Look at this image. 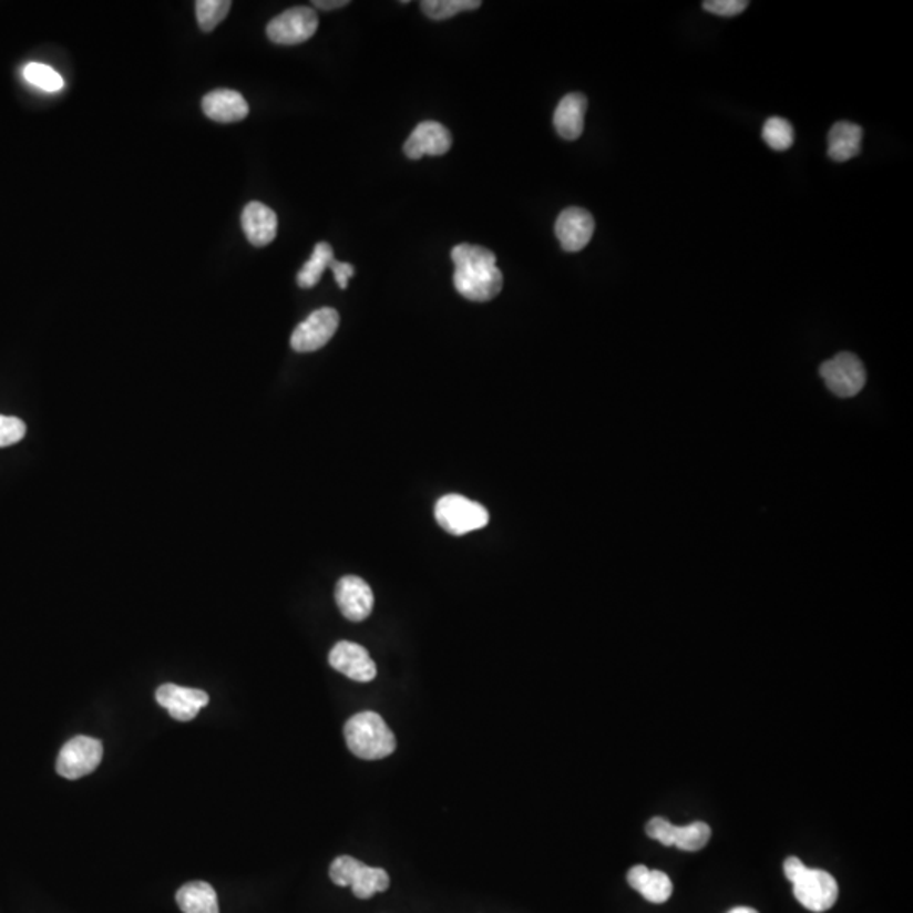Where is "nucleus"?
<instances>
[{
    "mask_svg": "<svg viewBox=\"0 0 913 913\" xmlns=\"http://www.w3.org/2000/svg\"><path fill=\"white\" fill-rule=\"evenodd\" d=\"M452 260L455 265L453 286L462 297L484 304L500 295L503 273L497 268V257L493 250L474 244H461L453 247Z\"/></svg>",
    "mask_w": 913,
    "mask_h": 913,
    "instance_id": "nucleus-1",
    "label": "nucleus"
},
{
    "mask_svg": "<svg viewBox=\"0 0 913 913\" xmlns=\"http://www.w3.org/2000/svg\"><path fill=\"white\" fill-rule=\"evenodd\" d=\"M783 873L792 883L797 902L810 912H828L838 902V882L828 871L807 868L802 860L790 856L783 863Z\"/></svg>",
    "mask_w": 913,
    "mask_h": 913,
    "instance_id": "nucleus-2",
    "label": "nucleus"
},
{
    "mask_svg": "<svg viewBox=\"0 0 913 913\" xmlns=\"http://www.w3.org/2000/svg\"><path fill=\"white\" fill-rule=\"evenodd\" d=\"M347 748L361 760H382L394 753L397 738L378 712L366 710L350 717L343 728Z\"/></svg>",
    "mask_w": 913,
    "mask_h": 913,
    "instance_id": "nucleus-3",
    "label": "nucleus"
},
{
    "mask_svg": "<svg viewBox=\"0 0 913 913\" xmlns=\"http://www.w3.org/2000/svg\"><path fill=\"white\" fill-rule=\"evenodd\" d=\"M435 520L450 535L462 536L488 526L489 513L482 504L461 494H447L435 504Z\"/></svg>",
    "mask_w": 913,
    "mask_h": 913,
    "instance_id": "nucleus-4",
    "label": "nucleus"
},
{
    "mask_svg": "<svg viewBox=\"0 0 913 913\" xmlns=\"http://www.w3.org/2000/svg\"><path fill=\"white\" fill-rule=\"evenodd\" d=\"M821 378L825 386L839 398H853L866 384V369L860 357L841 352L821 366Z\"/></svg>",
    "mask_w": 913,
    "mask_h": 913,
    "instance_id": "nucleus-5",
    "label": "nucleus"
},
{
    "mask_svg": "<svg viewBox=\"0 0 913 913\" xmlns=\"http://www.w3.org/2000/svg\"><path fill=\"white\" fill-rule=\"evenodd\" d=\"M104 757V746L99 739L76 736L61 748L57 760L60 777L79 780L96 770Z\"/></svg>",
    "mask_w": 913,
    "mask_h": 913,
    "instance_id": "nucleus-6",
    "label": "nucleus"
},
{
    "mask_svg": "<svg viewBox=\"0 0 913 913\" xmlns=\"http://www.w3.org/2000/svg\"><path fill=\"white\" fill-rule=\"evenodd\" d=\"M646 834L667 848H678L681 851L696 853L706 848L712 831L706 822H693V824L678 828L668 819L655 818L646 824Z\"/></svg>",
    "mask_w": 913,
    "mask_h": 913,
    "instance_id": "nucleus-7",
    "label": "nucleus"
},
{
    "mask_svg": "<svg viewBox=\"0 0 913 913\" xmlns=\"http://www.w3.org/2000/svg\"><path fill=\"white\" fill-rule=\"evenodd\" d=\"M318 29V16L311 8H293L268 24L269 40L281 47H297L310 40Z\"/></svg>",
    "mask_w": 913,
    "mask_h": 913,
    "instance_id": "nucleus-8",
    "label": "nucleus"
},
{
    "mask_svg": "<svg viewBox=\"0 0 913 913\" xmlns=\"http://www.w3.org/2000/svg\"><path fill=\"white\" fill-rule=\"evenodd\" d=\"M339 311L334 308L315 310L307 320L298 325L291 336L293 350L315 352L327 346L339 329Z\"/></svg>",
    "mask_w": 913,
    "mask_h": 913,
    "instance_id": "nucleus-9",
    "label": "nucleus"
},
{
    "mask_svg": "<svg viewBox=\"0 0 913 913\" xmlns=\"http://www.w3.org/2000/svg\"><path fill=\"white\" fill-rule=\"evenodd\" d=\"M336 603L349 622H365L375 607V594L365 578L346 575L337 582Z\"/></svg>",
    "mask_w": 913,
    "mask_h": 913,
    "instance_id": "nucleus-10",
    "label": "nucleus"
},
{
    "mask_svg": "<svg viewBox=\"0 0 913 913\" xmlns=\"http://www.w3.org/2000/svg\"><path fill=\"white\" fill-rule=\"evenodd\" d=\"M330 667L356 681H371L378 675L375 660L365 646L339 642L329 655Z\"/></svg>",
    "mask_w": 913,
    "mask_h": 913,
    "instance_id": "nucleus-11",
    "label": "nucleus"
},
{
    "mask_svg": "<svg viewBox=\"0 0 913 913\" xmlns=\"http://www.w3.org/2000/svg\"><path fill=\"white\" fill-rule=\"evenodd\" d=\"M208 694L204 690L188 689L175 684L161 685L156 690V702L168 710L176 721L188 722L198 716L208 704Z\"/></svg>",
    "mask_w": 913,
    "mask_h": 913,
    "instance_id": "nucleus-12",
    "label": "nucleus"
},
{
    "mask_svg": "<svg viewBox=\"0 0 913 913\" xmlns=\"http://www.w3.org/2000/svg\"><path fill=\"white\" fill-rule=\"evenodd\" d=\"M594 228H596V222H594V217L589 212L584 211V208L571 207L565 208L558 215L555 234L561 240L562 249L567 250V253H578L593 239Z\"/></svg>",
    "mask_w": 913,
    "mask_h": 913,
    "instance_id": "nucleus-13",
    "label": "nucleus"
},
{
    "mask_svg": "<svg viewBox=\"0 0 913 913\" xmlns=\"http://www.w3.org/2000/svg\"><path fill=\"white\" fill-rule=\"evenodd\" d=\"M452 147V136L445 125L435 121H425L414 127L404 143V154L410 160H421L425 154L443 156Z\"/></svg>",
    "mask_w": 913,
    "mask_h": 913,
    "instance_id": "nucleus-14",
    "label": "nucleus"
},
{
    "mask_svg": "<svg viewBox=\"0 0 913 913\" xmlns=\"http://www.w3.org/2000/svg\"><path fill=\"white\" fill-rule=\"evenodd\" d=\"M202 109L208 119L222 124L244 121L249 114L246 99L236 90L218 89L207 93L202 101Z\"/></svg>",
    "mask_w": 913,
    "mask_h": 913,
    "instance_id": "nucleus-15",
    "label": "nucleus"
},
{
    "mask_svg": "<svg viewBox=\"0 0 913 913\" xmlns=\"http://www.w3.org/2000/svg\"><path fill=\"white\" fill-rule=\"evenodd\" d=\"M244 234L254 247H266L278 233V217L271 208L260 202H250L243 212Z\"/></svg>",
    "mask_w": 913,
    "mask_h": 913,
    "instance_id": "nucleus-16",
    "label": "nucleus"
},
{
    "mask_svg": "<svg viewBox=\"0 0 913 913\" xmlns=\"http://www.w3.org/2000/svg\"><path fill=\"white\" fill-rule=\"evenodd\" d=\"M587 111V99L582 93H568L562 99L553 114V125L558 136L565 141H575L584 133V117Z\"/></svg>",
    "mask_w": 913,
    "mask_h": 913,
    "instance_id": "nucleus-17",
    "label": "nucleus"
},
{
    "mask_svg": "<svg viewBox=\"0 0 913 913\" xmlns=\"http://www.w3.org/2000/svg\"><path fill=\"white\" fill-rule=\"evenodd\" d=\"M628 883L643 899L657 905L667 902L674 893V885L667 873L648 870L643 864H636L628 871Z\"/></svg>",
    "mask_w": 913,
    "mask_h": 913,
    "instance_id": "nucleus-18",
    "label": "nucleus"
},
{
    "mask_svg": "<svg viewBox=\"0 0 913 913\" xmlns=\"http://www.w3.org/2000/svg\"><path fill=\"white\" fill-rule=\"evenodd\" d=\"M861 143H863V129L860 125L853 122H838L832 125L831 133H829V157L838 163L853 160L861 153Z\"/></svg>",
    "mask_w": 913,
    "mask_h": 913,
    "instance_id": "nucleus-19",
    "label": "nucleus"
},
{
    "mask_svg": "<svg viewBox=\"0 0 913 913\" xmlns=\"http://www.w3.org/2000/svg\"><path fill=\"white\" fill-rule=\"evenodd\" d=\"M176 903L183 913H220L217 893L211 883H186L176 893Z\"/></svg>",
    "mask_w": 913,
    "mask_h": 913,
    "instance_id": "nucleus-20",
    "label": "nucleus"
},
{
    "mask_svg": "<svg viewBox=\"0 0 913 913\" xmlns=\"http://www.w3.org/2000/svg\"><path fill=\"white\" fill-rule=\"evenodd\" d=\"M349 886L357 899L368 900L376 893L386 892L389 889V874L382 868H371L361 863L353 873Z\"/></svg>",
    "mask_w": 913,
    "mask_h": 913,
    "instance_id": "nucleus-21",
    "label": "nucleus"
},
{
    "mask_svg": "<svg viewBox=\"0 0 913 913\" xmlns=\"http://www.w3.org/2000/svg\"><path fill=\"white\" fill-rule=\"evenodd\" d=\"M334 259H336V257H334L332 246L327 243H318L317 246H315L310 259L305 263L304 268L298 273V286L305 289L317 286L325 269L329 268Z\"/></svg>",
    "mask_w": 913,
    "mask_h": 913,
    "instance_id": "nucleus-22",
    "label": "nucleus"
},
{
    "mask_svg": "<svg viewBox=\"0 0 913 913\" xmlns=\"http://www.w3.org/2000/svg\"><path fill=\"white\" fill-rule=\"evenodd\" d=\"M421 11L433 21H445L461 12L475 11L481 8V0H423Z\"/></svg>",
    "mask_w": 913,
    "mask_h": 913,
    "instance_id": "nucleus-23",
    "label": "nucleus"
},
{
    "mask_svg": "<svg viewBox=\"0 0 913 913\" xmlns=\"http://www.w3.org/2000/svg\"><path fill=\"white\" fill-rule=\"evenodd\" d=\"M230 8H233L230 0H198L195 4V12H197V21L202 31H214L227 18Z\"/></svg>",
    "mask_w": 913,
    "mask_h": 913,
    "instance_id": "nucleus-24",
    "label": "nucleus"
},
{
    "mask_svg": "<svg viewBox=\"0 0 913 913\" xmlns=\"http://www.w3.org/2000/svg\"><path fill=\"white\" fill-rule=\"evenodd\" d=\"M22 75L32 86H38L44 92H60L64 86V80L61 79L60 73L54 72L48 64L32 61L25 64Z\"/></svg>",
    "mask_w": 913,
    "mask_h": 913,
    "instance_id": "nucleus-25",
    "label": "nucleus"
},
{
    "mask_svg": "<svg viewBox=\"0 0 913 913\" xmlns=\"http://www.w3.org/2000/svg\"><path fill=\"white\" fill-rule=\"evenodd\" d=\"M763 140L771 150L787 151L793 144V127L781 117H770L763 125Z\"/></svg>",
    "mask_w": 913,
    "mask_h": 913,
    "instance_id": "nucleus-26",
    "label": "nucleus"
},
{
    "mask_svg": "<svg viewBox=\"0 0 913 913\" xmlns=\"http://www.w3.org/2000/svg\"><path fill=\"white\" fill-rule=\"evenodd\" d=\"M25 435V423L19 418L0 414V449L21 442Z\"/></svg>",
    "mask_w": 913,
    "mask_h": 913,
    "instance_id": "nucleus-27",
    "label": "nucleus"
},
{
    "mask_svg": "<svg viewBox=\"0 0 913 913\" xmlns=\"http://www.w3.org/2000/svg\"><path fill=\"white\" fill-rule=\"evenodd\" d=\"M361 863L362 861L356 860V858L352 856L337 858L332 866H330V880H332L337 886H349L353 873H356L357 868H359Z\"/></svg>",
    "mask_w": 913,
    "mask_h": 913,
    "instance_id": "nucleus-28",
    "label": "nucleus"
},
{
    "mask_svg": "<svg viewBox=\"0 0 913 913\" xmlns=\"http://www.w3.org/2000/svg\"><path fill=\"white\" fill-rule=\"evenodd\" d=\"M746 0H707L702 8L712 14L722 16V18H732V16L741 14L748 8Z\"/></svg>",
    "mask_w": 913,
    "mask_h": 913,
    "instance_id": "nucleus-29",
    "label": "nucleus"
},
{
    "mask_svg": "<svg viewBox=\"0 0 913 913\" xmlns=\"http://www.w3.org/2000/svg\"><path fill=\"white\" fill-rule=\"evenodd\" d=\"M329 269H332L339 288L346 289L347 285H349V279L353 276V266L349 265V263H340V260L334 259L329 265Z\"/></svg>",
    "mask_w": 913,
    "mask_h": 913,
    "instance_id": "nucleus-30",
    "label": "nucleus"
},
{
    "mask_svg": "<svg viewBox=\"0 0 913 913\" xmlns=\"http://www.w3.org/2000/svg\"><path fill=\"white\" fill-rule=\"evenodd\" d=\"M347 4H349L347 0H315L314 2L315 8L321 11H334V9L346 8Z\"/></svg>",
    "mask_w": 913,
    "mask_h": 913,
    "instance_id": "nucleus-31",
    "label": "nucleus"
},
{
    "mask_svg": "<svg viewBox=\"0 0 913 913\" xmlns=\"http://www.w3.org/2000/svg\"><path fill=\"white\" fill-rule=\"evenodd\" d=\"M728 913H758V910L751 909V906H736V909L729 910Z\"/></svg>",
    "mask_w": 913,
    "mask_h": 913,
    "instance_id": "nucleus-32",
    "label": "nucleus"
}]
</instances>
